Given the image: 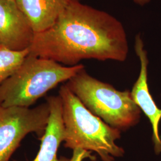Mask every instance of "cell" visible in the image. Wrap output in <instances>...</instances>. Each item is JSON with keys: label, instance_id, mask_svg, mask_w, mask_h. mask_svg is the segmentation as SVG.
<instances>
[{"label": "cell", "instance_id": "cell-1", "mask_svg": "<svg viewBox=\"0 0 161 161\" xmlns=\"http://www.w3.org/2000/svg\"><path fill=\"white\" fill-rule=\"evenodd\" d=\"M128 53L122 24L107 12L70 0L50 28L35 34L29 54L69 66L85 59L124 62Z\"/></svg>", "mask_w": 161, "mask_h": 161}, {"label": "cell", "instance_id": "cell-2", "mask_svg": "<svg viewBox=\"0 0 161 161\" xmlns=\"http://www.w3.org/2000/svg\"><path fill=\"white\" fill-rule=\"evenodd\" d=\"M58 94L62 104L65 147L95 152L103 161H114L124 155V149L116 144L121 138V130L94 115L66 84L61 86Z\"/></svg>", "mask_w": 161, "mask_h": 161}, {"label": "cell", "instance_id": "cell-3", "mask_svg": "<svg viewBox=\"0 0 161 161\" xmlns=\"http://www.w3.org/2000/svg\"><path fill=\"white\" fill-rule=\"evenodd\" d=\"M84 68L82 64L64 66L29 54L17 70L0 86V105L30 108L48 91Z\"/></svg>", "mask_w": 161, "mask_h": 161}, {"label": "cell", "instance_id": "cell-4", "mask_svg": "<svg viewBox=\"0 0 161 161\" xmlns=\"http://www.w3.org/2000/svg\"><path fill=\"white\" fill-rule=\"evenodd\" d=\"M66 84L88 109L110 127L126 130L139 122L141 110L129 91L117 90L90 76L85 68Z\"/></svg>", "mask_w": 161, "mask_h": 161}, {"label": "cell", "instance_id": "cell-5", "mask_svg": "<svg viewBox=\"0 0 161 161\" xmlns=\"http://www.w3.org/2000/svg\"><path fill=\"white\" fill-rule=\"evenodd\" d=\"M50 109L47 102L34 108L0 105V161H9L28 134L40 139L46 131Z\"/></svg>", "mask_w": 161, "mask_h": 161}, {"label": "cell", "instance_id": "cell-6", "mask_svg": "<svg viewBox=\"0 0 161 161\" xmlns=\"http://www.w3.org/2000/svg\"><path fill=\"white\" fill-rule=\"evenodd\" d=\"M35 32L15 0H0V44L14 51L29 49Z\"/></svg>", "mask_w": 161, "mask_h": 161}, {"label": "cell", "instance_id": "cell-7", "mask_svg": "<svg viewBox=\"0 0 161 161\" xmlns=\"http://www.w3.org/2000/svg\"><path fill=\"white\" fill-rule=\"evenodd\" d=\"M134 49L140 62V71L131 94L134 102L149 119L153 130L152 140L155 152L156 154H159L161 153V140L159 134V125L161 119V109L157 106L150 93L147 84L149 60L140 34L136 36Z\"/></svg>", "mask_w": 161, "mask_h": 161}, {"label": "cell", "instance_id": "cell-8", "mask_svg": "<svg viewBox=\"0 0 161 161\" xmlns=\"http://www.w3.org/2000/svg\"><path fill=\"white\" fill-rule=\"evenodd\" d=\"M50 114L46 131L40 139V148L32 161H70L66 157L58 158V152L64 141L65 132L62 117V104L59 96L47 97Z\"/></svg>", "mask_w": 161, "mask_h": 161}, {"label": "cell", "instance_id": "cell-9", "mask_svg": "<svg viewBox=\"0 0 161 161\" xmlns=\"http://www.w3.org/2000/svg\"><path fill=\"white\" fill-rule=\"evenodd\" d=\"M35 34L50 28L70 0H15Z\"/></svg>", "mask_w": 161, "mask_h": 161}, {"label": "cell", "instance_id": "cell-10", "mask_svg": "<svg viewBox=\"0 0 161 161\" xmlns=\"http://www.w3.org/2000/svg\"><path fill=\"white\" fill-rule=\"evenodd\" d=\"M29 54V49L14 51L0 46V86L17 70Z\"/></svg>", "mask_w": 161, "mask_h": 161}, {"label": "cell", "instance_id": "cell-11", "mask_svg": "<svg viewBox=\"0 0 161 161\" xmlns=\"http://www.w3.org/2000/svg\"><path fill=\"white\" fill-rule=\"evenodd\" d=\"M85 159H90L92 161H94L96 158L91 155V152L90 151L81 149H76L73 150L72 156L70 159V161H82Z\"/></svg>", "mask_w": 161, "mask_h": 161}, {"label": "cell", "instance_id": "cell-12", "mask_svg": "<svg viewBox=\"0 0 161 161\" xmlns=\"http://www.w3.org/2000/svg\"><path fill=\"white\" fill-rule=\"evenodd\" d=\"M0 46H1V44H0Z\"/></svg>", "mask_w": 161, "mask_h": 161}]
</instances>
